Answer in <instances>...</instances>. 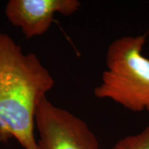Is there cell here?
Masks as SVG:
<instances>
[{"mask_svg": "<svg viewBox=\"0 0 149 149\" xmlns=\"http://www.w3.org/2000/svg\"><path fill=\"white\" fill-rule=\"evenodd\" d=\"M80 6L77 0H10L5 14L8 21L30 39L45 33L56 13L70 15Z\"/></svg>", "mask_w": 149, "mask_h": 149, "instance_id": "4", "label": "cell"}, {"mask_svg": "<svg viewBox=\"0 0 149 149\" xmlns=\"http://www.w3.org/2000/svg\"><path fill=\"white\" fill-rule=\"evenodd\" d=\"M37 149H100L96 136L84 121L53 105L46 96L37 107Z\"/></svg>", "mask_w": 149, "mask_h": 149, "instance_id": "3", "label": "cell"}, {"mask_svg": "<svg viewBox=\"0 0 149 149\" xmlns=\"http://www.w3.org/2000/svg\"><path fill=\"white\" fill-rule=\"evenodd\" d=\"M111 149H149V124L140 133L120 139Z\"/></svg>", "mask_w": 149, "mask_h": 149, "instance_id": "5", "label": "cell"}, {"mask_svg": "<svg viewBox=\"0 0 149 149\" xmlns=\"http://www.w3.org/2000/svg\"><path fill=\"white\" fill-rule=\"evenodd\" d=\"M145 35L123 36L107 49V69L94 89L99 99H109L133 112L149 111V59L142 55Z\"/></svg>", "mask_w": 149, "mask_h": 149, "instance_id": "2", "label": "cell"}, {"mask_svg": "<svg viewBox=\"0 0 149 149\" xmlns=\"http://www.w3.org/2000/svg\"><path fill=\"white\" fill-rule=\"evenodd\" d=\"M54 83L35 53L25 54L0 31V141L15 138L24 149H37L36 111Z\"/></svg>", "mask_w": 149, "mask_h": 149, "instance_id": "1", "label": "cell"}]
</instances>
